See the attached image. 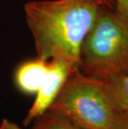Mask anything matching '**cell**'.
<instances>
[{
  "label": "cell",
  "mask_w": 128,
  "mask_h": 129,
  "mask_svg": "<svg viewBox=\"0 0 128 129\" xmlns=\"http://www.w3.org/2000/svg\"><path fill=\"white\" fill-rule=\"evenodd\" d=\"M102 5L95 0H42L24 6L37 57L64 62L78 69L82 43Z\"/></svg>",
  "instance_id": "6da1fadb"
},
{
  "label": "cell",
  "mask_w": 128,
  "mask_h": 129,
  "mask_svg": "<svg viewBox=\"0 0 128 129\" xmlns=\"http://www.w3.org/2000/svg\"><path fill=\"white\" fill-rule=\"evenodd\" d=\"M48 111L68 117L83 129H128V112L115 105L104 82L79 69L70 74Z\"/></svg>",
  "instance_id": "7a4b0ae2"
},
{
  "label": "cell",
  "mask_w": 128,
  "mask_h": 129,
  "mask_svg": "<svg viewBox=\"0 0 128 129\" xmlns=\"http://www.w3.org/2000/svg\"><path fill=\"white\" fill-rule=\"evenodd\" d=\"M78 69L102 81L128 75V20L102 7L81 48Z\"/></svg>",
  "instance_id": "3957f363"
},
{
  "label": "cell",
  "mask_w": 128,
  "mask_h": 129,
  "mask_svg": "<svg viewBox=\"0 0 128 129\" xmlns=\"http://www.w3.org/2000/svg\"><path fill=\"white\" fill-rule=\"evenodd\" d=\"M72 73L73 71L64 62L58 60L49 61L48 74L23 120L24 126H28L49 109Z\"/></svg>",
  "instance_id": "277c9868"
},
{
  "label": "cell",
  "mask_w": 128,
  "mask_h": 129,
  "mask_svg": "<svg viewBox=\"0 0 128 129\" xmlns=\"http://www.w3.org/2000/svg\"><path fill=\"white\" fill-rule=\"evenodd\" d=\"M49 69V61L37 57L23 62L14 75L15 84L25 94H36Z\"/></svg>",
  "instance_id": "5b68a950"
},
{
  "label": "cell",
  "mask_w": 128,
  "mask_h": 129,
  "mask_svg": "<svg viewBox=\"0 0 128 129\" xmlns=\"http://www.w3.org/2000/svg\"><path fill=\"white\" fill-rule=\"evenodd\" d=\"M103 82L115 105L121 110L128 112V75L117 76Z\"/></svg>",
  "instance_id": "8992f818"
},
{
  "label": "cell",
  "mask_w": 128,
  "mask_h": 129,
  "mask_svg": "<svg viewBox=\"0 0 128 129\" xmlns=\"http://www.w3.org/2000/svg\"><path fill=\"white\" fill-rule=\"evenodd\" d=\"M33 122L32 129H83L68 117L51 111L44 112Z\"/></svg>",
  "instance_id": "52a82bcc"
},
{
  "label": "cell",
  "mask_w": 128,
  "mask_h": 129,
  "mask_svg": "<svg viewBox=\"0 0 128 129\" xmlns=\"http://www.w3.org/2000/svg\"><path fill=\"white\" fill-rule=\"evenodd\" d=\"M115 9L119 14L128 20V0H115Z\"/></svg>",
  "instance_id": "ba28073f"
},
{
  "label": "cell",
  "mask_w": 128,
  "mask_h": 129,
  "mask_svg": "<svg viewBox=\"0 0 128 129\" xmlns=\"http://www.w3.org/2000/svg\"><path fill=\"white\" fill-rule=\"evenodd\" d=\"M0 129H24V128L19 127L15 122H13L9 119H3L2 122L0 123Z\"/></svg>",
  "instance_id": "9c48e42d"
},
{
  "label": "cell",
  "mask_w": 128,
  "mask_h": 129,
  "mask_svg": "<svg viewBox=\"0 0 128 129\" xmlns=\"http://www.w3.org/2000/svg\"><path fill=\"white\" fill-rule=\"evenodd\" d=\"M102 5V7L115 8V0H95Z\"/></svg>",
  "instance_id": "30bf717a"
}]
</instances>
